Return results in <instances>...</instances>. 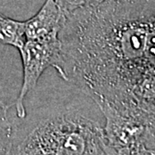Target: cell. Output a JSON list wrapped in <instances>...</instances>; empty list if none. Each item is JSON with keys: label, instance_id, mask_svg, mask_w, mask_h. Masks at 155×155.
I'll return each instance as SVG.
<instances>
[{"label": "cell", "instance_id": "obj_1", "mask_svg": "<svg viewBox=\"0 0 155 155\" xmlns=\"http://www.w3.org/2000/svg\"><path fill=\"white\" fill-rule=\"evenodd\" d=\"M89 78L101 104L145 128L155 153V0H118L93 25Z\"/></svg>", "mask_w": 155, "mask_h": 155}, {"label": "cell", "instance_id": "obj_5", "mask_svg": "<svg viewBox=\"0 0 155 155\" xmlns=\"http://www.w3.org/2000/svg\"><path fill=\"white\" fill-rule=\"evenodd\" d=\"M26 41L24 22L14 20L0 13V43L19 50Z\"/></svg>", "mask_w": 155, "mask_h": 155}, {"label": "cell", "instance_id": "obj_4", "mask_svg": "<svg viewBox=\"0 0 155 155\" xmlns=\"http://www.w3.org/2000/svg\"><path fill=\"white\" fill-rule=\"evenodd\" d=\"M65 17L55 0H46L39 11L24 22L26 40L60 35Z\"/></svg>", "mask_w": 155, "mask_h": 155}, {"label": "cell", "instance_id": "obj_3", "mask_svg": "<svg viewBox=\"0 0 155 155\" xmlns=\"http://www.w3.org/2000/svg\"><path fill=\"white\" fill-rule=\"evenodd\" d=\"M18 51L22 59L23 77L15 107L17 116L24 118L26 116L24 99L35 87L45 70L54 67L64 80H66V75L62 67L61 41L59 35L26 40Z\"/></svg>", "mask_w": 155, "mask_h": 155}, {"label": "cell", "instance_id": "obj_2", "mask_svg": "<svg viewBox=\"0 0 155 155\" xmlns=\"http://www.w3.org/2000/svg\"><path fill=\"white\" fill-rule=\"evenodd\" d=\"M17 154H111L104 127L77 113L42 120L16 148Z\"/></svg>", "mask_w": 155, "mask_h": 155}, {"label": "cell", "instance_id": "obj_6", "mask_svg": "<svg viewBox=\"0 0 155 155\" xmlns=\"http://www.w3.org/2000/svg\"><path fill=\"white\" fill-rule=\"evenodd\" d=\"M9 106L0 100V154L11 153L13 149V127L8 118Z\"/></svg>", "mask_w": 155, "mask_h": 155}, {"label": "cell", "instance_id": "obj_7", "mask_svg": "<svg viewBox=\"0 0 155 155\" xmlns=\"http://www.w3.org/2000/svg\"><path fill=\"white\" fill-rule=\"evenodd\" d=\"M65 19L78 11L94 8L107 0H55Z\"/></svg>", "mask_w": 155, "mask_h": 155}]
</instances>
